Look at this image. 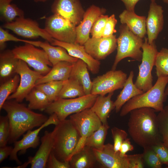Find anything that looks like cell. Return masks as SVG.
Returning <instances> with one entry per match:
<instances>
[{"instance_id":"8d00e7d4","label":"cell","mask_w":168,"mask_h":168,"mask_svg":"<svg viewBox=\"0 0 168 168\" xmlns=\"http://www.w3.org/2000/svg\"><path fill=\"white\" fill-rule=\"evenodd\" d=\"M158 127L163 143L168 147V106L157 115Z\"/></svg>"},{"instance_id":"9c48e42d","label":"cell","mask_w":168,"mask_h":168,"mask_svg":"<svg viewBox=\"0 0 168 168\" xmlns=\"http://www.w3.org/2000/svg\"><path fill=\"white\" fill-rule=\"evenodd\" d=\"M70 119L80 135L78 142L72 155V157L85 146L86 138L97 130L102 124L97 115L90 108L71 115Z\"/></svg>"},{"instance_id":"5b68a950","label":"cell","mask_w":168,"mask_h":168,"mask_svg":"<svg viewBox=\"0 0 168 168\" xmlns=\"http://www.w3.org/2000/svg\"><path fill=\"white\" fill-rule=\"evenodd\" d=\"M119 35L117 38V52L111 69L115 70L118 63L123 59L129 57L141 61L143 52L141 50L142 38L133 33L125 24L120 25Z\"/></svg>"},{"instance_id":"d6a6232c","label":"cell","mask_w":168,"mask_h":168,"mask_svg":"<svg viewBox=\"0 0 168 168\" xmlns=\"http://www.w3.org/2000/svg\"><path fill=\"white\" fill-rule=\"evenodd\" d=\"M110 126L108 124H102L86 139L85 146L93 149H100L104 145L105 141Z\"/></svg>"},{"instance_id":"4fadbf2b","label":"cell","mask_w":168,"mask_h":168,"mask_svg":"<svg viewBox=\"0 0 168 168\" xmlns=\"http://www.w3.org/2000/svg\"><path fill=\"white\" fill-rule=\"evenodd\" d=\"M3 28L12 30L21 37L29 39L41 37L51 44L53 39L45 29L41 28L35 21L24 17L10 23H6Z\"/></svg>"},{"instance_id":"8fae6325","label":"cell","mask_w":168,"mask_h":168,"mask_svg":"<svg viewBox=\"0 0 168 168\" xmlns=\"http://www.w3.org/2000/svg\"><path fill=\"white\" fill-rule=\"evenodd\" d=\"M127 77L122 71L111 69L93 79L91 94L105 96L123 88Z\"/></svg>"},{"instance_id":"52a82bcc","label":"cell","mask_w":168,"mask_h":168,"mask_svg":"<svg viewBox=\"0 0 168 168\" xmlns=\"http://www.w3.org/2000/svg\"><path fill=\"white\" fill-rule=\"evenodd\" d=\"M144 39L142 47L143 52L142 62L138 66L139 73L134 84L145 92L153 86L152 72L158 51L155 41L149 44L147 38L145 37Z\"/></svg>"},{"instance_id":"7a4b0ae2","label":"cell","mask_w":168,"mask_h":168,"mask_svg":"<svg viewBox=\"0 0 168 168\" xmlns=\"http://www.w3.org/2000/svg\"><path fill=\"white\" fill-rule=\"evenodd\" d=\"M2 109L7 112L10 125L8 143L17 141L26 132L35 127H39L48 119L42 114L35 112L24 105L15 100H9Z\"/></svg>"},{"instance_id":"ba28073f","label":"cell","mask_w":168,"mask_h":168,"mask_svg":"<svg viewBox=\"0 0 168 168\" xmlns=\"http://www.w3.org/2000/svg\"><path fill=\"white\" fill-rule=\"evenodd\" d=\"M12 51L16 58L24 61L43 76L50 71L49 66H53L45 52L31 44L25 43Z\"/></svg>"},{"instance_id":"484cf974","label":"cell","mask_w":168,"mask_h":168,"mask_svg":"<svg viewBox=\"0 0 168 168\" xmlns=\"http://www.w3.org/2000/svg\"><path fill=\"white\" fill-rule=\"evenodd\" d=\"M134 72L131 71L124 84L123 89L114 102L116 113H118L123 105L134 96L143 93L144 92L137 88L133 83Z\"/></svg>"},{"instance_id":"44dd1931","label":"cell","mask_w":168,"mask_h":168,"mask_svg":"<svg viewBox=\"0 0 168 168\" xmlns=\"http://www.w3.org/2000/svg\"><path fill=\"white\" fill-rule=\"evenodd\" d=\"M41 144L35 155L33 157H29L27 162L17 167L25 168L30 164L31 168H46L49 157L53 149L52 132L45 131L41 138Z\"/></svg>"},{"instance_id":"ab89813d","label":"cell","mask_w":168,"mask_h":168,"mask_svg":"<svg viewBox=\"0 0 168 168\" xmlns=\"http://www.w3.org/2000/svg\"><path fill=\"white\" fill-rule=\"evenodd\" d=\"M109 16L103 14L99 16L94 22L90 31L92 37H102L103 33Z\"/></svg>"},{"instance_id":"7dc6e473","label":"cell","mask_w":168,"mask_h":168,"mask_svg":"<svg viewBox=\"0 0 168 168\" xmlns=\"http://www.w3.org/2000/svg\"><path fill=\"white\" fill-rule=\"evenodd\" d=\"M133 149L134 147L131 144L130 138H127L122 143L119 152L121 156H124L127 155L126 153Z\"/></svg>"},{"instance_id":"f35d334b","label":"cell","mask_w":168,"mask_h":168,"mask_svg":"<svg viewBox=\"0 0 168 168\" xmlns=\"http://www.w3.org/2000/svg\"><path fill=\"white\" fill-rule=\"evenodd\" d=\"M10 134L9 119L7 115L0 117V147L7 145Z\"/></svg>"},{"instance_id":"83f0119b","label":"cell","mask_w":168,"mask_h":168,"mask_svg":"<svg viewBox=\"0 0 168 168\" xmlns=\"http://www.w3.org/2000/svg\"><path fill=\"white\" fill-rule=\"evenodd\" d=\"M86 63L78 59L73 63L69 77L78 81L82 86L86 95L91 94L92 84Z\"/></svg>"},{"instance_id":"db71d44e","label":"cell","mask_w":168,"mask_h":168,"mask_svg":"<svg viewBox=\"0 0 168 168\" xmlns=\"http://www.w3.org/2000/svg\"><path fill=\"white\" fill-rule=\"evenodd\" d=\"M167 168H168V167H167Z\"/></svg>"},{"instance_id":"6da1fadb","label":"cell","mask_w":168,"mask_h":168,"mask_svg":"<svg viewBox=\"0 0 168 168\" xmlns=\"http://www.w3.org/2000/svg\"><path fill=\"white\" fill-rule=\"evenodd\" d=\"M156 112L152 108L145 107L130 112L128 133L133 140L143 148L162 142Z\"/></svg>"},{"instance_id":"e575fe53","label":"cell","mask_w":168,"mask_h":168,"mask_svg":"<svg viewBox=\"0 0 168 168\" xmlns=\"http://www.w3.org/2000/svg\"><path fill=\"white\" fill-rule=\"evenodd\" d=\"M66 81H50L36 85L35 87L44 92L52 102L58 99V95Z\"/></svg>"},{"instance_id":"681fc988","label":"cell","mask_w":168,"mask_h":168,"mask_svg":"<svg viewBox=\"0 0 168 168\" xmlns=\"http://www.w3.org/2000/svg\"><path fill=\"white\" fill-rule=\"evenodd\" d=\"M121 1L125 6L126 9L135 12V6L140 0H120ZM151 2H155V0H150Z\"/></svg>"},{"instance_id":"cb8c5ba5","label":"cell","mask_w":168,"mask_h":168,"mask_svg":"<svg viewBox=\"0 0 168 168\" xmlns=\"http://www.w3.org/2000/svg\"><path fill=\"white\" fill-rule=\"evenodd\" d=\"M19 59L16 58L12 50H7L0 54V80L1 84L16 74Z\"/></svg>"},{"instance_id":"1f68e13d","label":"cell","mask_w":168,"mask_h":168,"mask_svg":"<svg viewBox=\"0 0 168 168\" xmlns=\"http://www.w3.org/2000/svg\"><path fill=\"white\" fill-rule=\"evenodd\" d=\"M12 0H0V12L2 19L10 23L17 18L24 16V11L12 3Z\"/></svg>"},{"instance_id":"bcb514c9","label":"cell","mask_w":168,"mask_h":168,"mask_svg":"<svg viewBox=\"0 0 168 168\" xmlns=\"http://www.w3.org/2000/svg\"><path fill=\"white\" fill-rule=\"evenodd\" d=\"M130 168H142L144 167L142 153L128 155Z\"/></svg>"},{"instance_id":"603a6c76","label":"cell","mask_w":168,"mask_h":168,"mask_svg":"<svg viewBox=\"0 0 168 168\" xmlns=\"http://www.w3.org/2000/svg\"><path fill=\"white\" fill-rule=\"evenodd\" d=\"M121 24H126L134 34L142 38L147 33L146 17L137 15L135 12L124 10L119 15Z\"/></svg>"},{"instance_id":"b9f144b4","label":"cell","mask_w":168,"mask_h":168,"mask_svg":"<svg viewBox=\"0 0 168 168\" xmlns=\"http://www.w3.org/2000/svg\"><path fill=\"white\" fill-rule=\"evenodd\" d=\"M152 147L162 163L167 165V167H168V147L162 142L158 143Z\"/></svg>"},{"instance_id":"4316f807","label":"cell","mask_w":168,"mask_h":168,"mask_svg":"<svg viewBox=\"0 0 168 168\" xmlns=\"http://www.w3.org/2000/svg\"><path fill=\"white\" fill-rule=\"evenodd\" d=\"M114 92L106 96L98 95L92 106L90 108L98 117L102 124H108L107 118L111 112L115 109L111 98Z\"/></svg>"},{"instance_id":"60d3db41","label":"cell","mask_w":168,"mask_h":168,"mask_svg":"<svg viewBox=\"0 0 168 168\" xmlns=\"http://www.w3.org/2000/svg\"><path fill=\"white\" fill-rule=\"evenodd\" d=\"M111 131L114 150L116 152L119 151L122 143L127 138L128 134L125 130L115 127H113Z\"/></svg>"},{"instance_id":"d4e9b609","label":"cell","mask_w":168,"mask_h":168,"mask_svg":"<svg viewBox=\"0 0 168 168\" xmlns=\"http://www.w3.org/2000/svg\"><path fill=\"white\" fill-rule=\"evenodd\" d=\"M73 63L61 61L53 66L50 71L36 82L35 86L52 81H66L69 78Z\"/></svg>"},{"instance_id":"f907efd6","label":"cell","mask_w":168,"mask_h":168,"mask_svg":"<svg viewBox=\"0 0 168 168\" xmlns=\"http://www.w3.org/2000/svg\"><path fill=\"white\" fill-rule=\"evenodd\" d=\"M36 2H45L49 0H32Z\"/></svg>"},{"instance_id":"d6986e66","label":"cell","mask_w":168,"mask_h":168,"mask_svg":"<svg viewBox=\"0 0 168 168\" xmlns=\"http://www.w3.org/2000/svg\"><path fill=\"white\" fill-rule=\"evenodd\" d=\"M51 44L63 48L70 56L84 61L87 64L88 70L93 74L99 72L100 64L99 61L94 59L88 54L83 45L75 43L61 42L54 39Z\"/></svg>"},{"instance_id":"836d02e7","label":"cell","mask_w":168,"mask_h":168,"mask_svg":"<svg viewBox=\"0 0 168 168\" xmlns=\"http://www.w3.org/2000/svg\"><path fill=\"white\" fill-rule=\"evenodd\" d=\"M20 77L16 73L9 79L1 84L0 86V110L8 97L16 91L19 83Z\"/></svg>"},{"instance_id":"e0dca14e","label":"cell","mask_w":168,"mask_h":168,"mask_svg":"<svg viewBox=\"0 0 168 168\" xmlns=\"http://www.w3.org/2000/svg\"><path fill=\"white\" fill-rule=\"evenodd\" d=\"M97 161L105 168H130L128 155L122 156L108 143L100 149H93Z\"/></svg>"},{"instance_id":"ee69618b","label":"cell","mask_w":168,"mask_h":168,"mask_svg":"<svg viewBox=\"0 0 168 168\" xmlns=\"http://www.w3.org/2000/svg\"><path fill=\"white\" fill-rule=\"evenodd\" d=\"M46 168H70L69 161H62L58 159L52 151L49 157Z\"/></svg>"},{"instance_id":"7bdbcfd3","label":"cell","mask_w":168,"mask_h":168,"mask_svg":"<svg viewBox=\"0 0 168 168\" xmlns=\"http://www.w3.org/2000/svg\"><path fill=\"white\" fill-rule=\"evenodd\" d=\"M24 40L19 39L9 33L3 27H0V49L3 50L6 46V42L8 41L23 42Z\"/></svg>"},{"instance_id":"c3c4849f","label":"cell","mask_w":168,"mask_h":168,"mask_svg":"<svg viewBox=\"0 0 168 168\" xmlns=\"http://www.w3.org/2000/svg\"><path fill=\"white\" fill-rule=\"evenodd\" d=\"M13 147L7 145L0 147V163H1L9 156H10L13 150Z\"/></svg>"},{"instance_id":"7c38bea8","label":"cell","mask_w":168,"mask_h":168,"mask_svg":"<svg viewBox=\"0 0 168 168\" xmlns=\"http://www.w3.org/2000/svg\"><path fill=\"white\" fill-rule=\"evenodd\" d=\"M16 72L20 77L19 83L16 91L10 96L7 100L14 99L21 103L35 87L37 81L43 75L31 70L26 63L20 59Z\"/></svg>"},{"instance_id":"ac0fdd59","label":"cell","mask_w":168,"mask_h":168,"mask_svg":"<svg viewBox=\"0 0 168 168\" xmlns=\"http://www.w3.org/2000/svg\"><path fill=\"white\" fill-rule=\"evenodd\" d=\"M106 11L104 8L95 5L90 6L85 11L80 23L76 26V38L75 43L83 45L90 38V34L94 22L100 15Z\"/></svg>"},{"instance_id":"30bf717a","label":"cell","mask_w":168,"mask_h":168,"mask_svg":"<svg viewBox=\"0 0 168 168\" xmlns=\"http://www.w3.org/2000/svg\"><path fill=\"white\" fill-rule=\"evenodd\" d=\"M76 26L69 20L53 14L46 18L44 29L54 39L64 42L75 43Z\"/></svg>"},{"instance_id":"ffe728a7","label":"cell","mask_w":168,"mask_h":168,"mask_svg":"<svg viewBox=\"0 0 168 168\" xmlns=\"http://www.w3.org/2000/svg\"><path fill=\"white\" fill-rule=\"evenodd\" d=\"M162 7L155 2H151L148 15L146 19V27L148 42L149 44L156 40L162 31L164 23Z\"/></svg>"},{"instance_id":"74e56055","label":"cell","mask_w":168,"mask_h":168,"mask_svg":"<svg viewBox=\"0 0 168 168\" xmlns=\"http://www.w3.org/2000/svg\"><path fill=\"white\" fill-rule=\"evenodd\" d=\"M143 159L147 164L153 168H161L162 163L152 147L143 148Z\"/></svg>"},{"instance_id":"3957f363","label":"cell","mask_w":168,"mask_h":168,"mask_svg":"<svg viewBox=\"0 0 168 168\" xmlns=\"http://www.w3.org/2000/svg\"><path fill=\"white\" fill-rule=\"evenodd\" d=\"M168 83V76L158 77L151 88L126 102L120 110V115L124 116L132 110L142 108H152L156 112L162 110L166 96L165 91Z\"/></svg>"},{"instance_id":"277c9868","label":"cell","mask_w":168,"mask_h":168,"mask_svg":"<svg viewBox=\"0 0 168 168\" xmlns=\"http://www.w3.org/2000/svg\"><path fill=\"white\" fill-rule=\"evenodd\" d=\"M52 133L55 156L61 161H69L80 138L78 131L70 119H66L55 125Z\"/></svg>"},{"instance_id":"8992f818","label":"cell","mask_w":168,"mask_h":168,"mask_svg":"<svg viewBox=\"0 0 168 168\" xmlns=\"http://www.w3.org/2000/svg\"><path fill=\"white\" fill-rule=\"evenodd\" d=\"M98 95L91 94L73 98L58 99L51 102L45 111L50 114H55L62 121L69 115L90 108Z\"/></svg>"},{"instance_id":"5bb4252c","label":"cell","mask_w":168,"mask_h":168,"mask_svg":"<svg viewBox=\"0 0 168 168\" xmlns=\"http://www.w3.org/2000/svg\"><path fill=\"white\" fill-rule=\"evenodd\" d=\"M60 122L57 116L55 114H51L48 120L41 126L36 129L32 131L29 130L26 133L23 135L22 138L14 143L12 152L10 156V159L15 161L19 164L21 162L18 159L17 154L19 152L21 154L25 153L26 150L30 148H35L40 143V138L38 136L40 131L44 128L51 124H57Z\"/></svg>"},{"instance_id":"f5cc1de1","label":"cell","mask_w":168,"mask_h":168,"mask_svg":"<svg viewBox=\"0 0 168 168\" xmlns=\"http://www.w3.org/2000/svg\"><path fill=\"white\" fill-rule=\"evenodd\" d=\"M163 1L165 3L168 4V0H163Z\"/></svg>"},{"instance_id":"f546056e","label":"cell","mask_w":168,"mask_h":168,"mask_svg":"<svg viewBox=\"0 0 168 168\" xmlns=\"http://www.w3.org/2000/svg\"><path fill=\"white\" fill-rule=\"evenodd\" d=\"M85 95L83 87L78 81L69 78L63 85L58 99L73 98Z\"/></svg>"},{"instance_id":"f6af8a7d","label":"cell","mask_w":168,"mask_h":168,"mask_svg":"<svg viewBox=\"0 0 168 168\" xmlns=\"http://www.w3.org/2000/svg\"><path fill=\"white\" fill-rule=\"evenodd\" d=\"M117 23V20L114 14L109 16L105 24L102 37H109L116 32L115 27Z\"/></svg>"},{"instance_id":"d590c367","label":"cell","mask_w":168,"mask_h":168,"mask_svg":"<svg viewBox=\"0 0 168 168\" xmlns=\"http://www.w3.org/2000/svg\"><path fill=\"white\" fill-rule=\"evenodd\" d=\"M155 66L158 77L168 76V49L163 48L158 52Z\"/></svg>"},{"instance_id":"9a60e30c","label":"cell","mask_w":168,"mask_h":168,"mask_svg":"<svg viewBox=\"0 0 168 168\" xmlns=\"http://www.w3.org/2000/svg\"><path fill=\"white\" fill-rule=\"evenodd\" d=\"M83 45L88 54L100 61L105 59L117 49V38L114 35L107 37H91Z\"/></svg>"},{"instance_id":"7402d4cb","label":"cell","mask_w":168,"mask_h":168,"mask_svg":"<svg viewBox=\"0 0 168 168\" xmlns=\"http://www.w3.org/2000/svg\"><path fill=\"white\" fill-rule=\"evenodd\" d=\"M48 42L25 40L23 42L25 43H28L35 46L40 47L43 49L46 54L53 66L61 61L74 63L78 59L70 56L63 48L59 46H55Z\"/></svg>"},{"instance_id":"2e32d148","label":"cell","mask_w":168,"mask_h":168,"mask_svg":"<svg viewBox=\"0 0 168 168\" xmlns=\"http://www.w3.org/2000/svg\"><path fill=\"white\" fill-rule=\"evenodd\" d=\"M51 11L53 14L69 20L76 26L82 21L85 12L79 0H54Z\"/></svg>"},{"instance_id":"f1b7e54d","label":"cell","mask_w":168,"mask_h":168,"mask_svg":"<svg viewBox=\"0 0 168 168\" xmlns=\"http://www.w3.org/2000/svg\"><path fill=\"white\" fill-rule=\"evenodd\" d=\"M97 161L93 148L85 146L73 155L69 162L71 168H92Z\"/></svg>"},{"instance_id":"4dcf8cb0","label":"cell","mask_w":168,"mask_h":168,"mask_svg":"<svg viewBox=\"0 0 168 168\" xmlns=\"http://www.w3.org/2000/svg\"><path fill=\"white\" fill-rule=\"evenodd\" d=\"M25 99L29 102L28 107L31 110H45L51 103L44 92L35 87Z\"/></svg>"},{"instance_id":"816d5d0a","label":"cell","mask_w":168,"mask_h":168,"mask_svg":"<svg viewBox=\"0 0 168 168\" xmlns=\"http://www.w3.org/2000/svg\"><path fill=\"white\" fill-rule=\"evenodd\" d=\"M165 93L166 96H168V85L166 87Z\"/></svg>"}]
</instances>
